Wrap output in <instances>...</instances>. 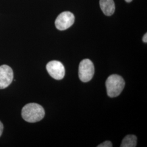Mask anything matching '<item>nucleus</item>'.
I'll list each match as a JSON object with an SVG mask.
<instances>
[{"mask_svg":"<svg viewBox=\"0 0 147 147\" xmlns=\"http://www.w3.org/2000/svg\"><path fill=\"white\" fill-rule=\"evenodd\" d=\"M21 116L28 123H36L41 121L44 117L45 111L41 105L37 103H30L22 108Z\"/></svg>","mask_w":147,"mask_h":147,"instance_id":"obj_1","label":"nucleus"},{"mask_svg":"<svg viewBox=\"0 0 147 147\" xmlns=\"http://www.w3.org/2000/svg\"><path fill=\"white\" fill-rule=\"evenodd\" d=\"M125 87L123 78L116 74L110 75L106 81L107 93L111 98H115L120 95Z\"/></svg>","mask_w":147,"mask_h":147,"instance_id":"obj_2","label":"nucleus"},{"mask_svg":"<svg viewBox=\"0 0 147 147\" xmlns=\"http://www.w3.org/2000/svg\"><path fill=\"white\" fill-rule=\"evenodd\" d=\"M94 74V67L93 62L89 59H84L79 64V76L80 80L87 82L90 81Z\"/></svg>","mask_w":147,"mask_h":147,"instance_id":"obj_3","label":"nucleus"},{"mask_svg":"<svg viewBox=\"0 0 147 147\" xmlns=\"http://www.w3.org/2000/svg\"><path fill=\"white\" fill-rule=\"evenodd\" d=\"M75 16L70 11H64L57 16L55 21L56 28L60 31H64L69 28L73 25Z\"/></svg>","mask_w":147,"mask_h":147,"instance_id":"obj_4","label":"nucleus"},{"mask_svg":"<svg viewBox=\"0 0 147 147\" xmlns=\"http://www.w3.org/2000/svg\"><path fill=\"white\" fill-rule=\"evenodd\" d=\"M47 70L49 75L54 79L60 80L65 75V68L63 64L57 61H52L47 65Z\"/></svg>","mask_w":147,"mask_h":147,"instance_id":"obj_5","label":"nucleus"},{"mask_svg":"<svg viewBox=\"0 0 147 147\" xmlns=\"http://www.w3.org/2000/svg\"><path fill=\"white\" fill-rule=\"evenodd\" d=\"M13 71L9 66H0V89H5L11 84L13 80Z\"/></svg>","mask_w":147,"mask_h":147,"instance_id":"obj_6","label":"nucleus"},{"mask_svg":"<svg viewBox=\"0 0 147 147\" xmlns=\"http://www.w3.org/2000/svg\"><path fill=\"white\" fill-rule=\"evenodd\" d=\"M100 6L106 16H112L115 11V5L113 0H100Z\"/></svg>","mask_w":147,"mask_h":147,"instance_id":"obj_7","label":"nucleus"},{"mask_svg":"<svg viewBox=\"0 0 147 147\" xmlns=\"http://www.w3.org/2000/svg\"><path fill=\"white\" fill-rule=\"evenodd\" d=\"M136 144V136L133 135H129L123 138L120 147H135Z\"/></svg>","mask_w":147,"mask_h":147,"instance_id":"obj_8","label":"nucleus"},{"mask_svg":"<svg viewBox=\"0 0 147 147\" xmlns=\"http://www.w3.org/2000/svg\"><path fill=\"white\" fill-rule=\"evenodd\" d=\"M112 143L111 142L109 141H106L98 146V147H112Z\"/></svg>","mask_w":147,"mask_h":147,"instance_id":"obj_9","label":"nucleus"},{"mask_svg":"<svg viewBox=\"0 0 147 147\" xmlns=\"http://www.w3.org/2000/svg\"><path fill=\"white\" fill-rule=\"evenodd\" d=\"M3 130V124L2 123V122L0 121V137L2 135Z\"/></svg>","mask_w":147,"mask_h":147,"instance_id":"obj_10","label":"nucleus"},{"mask_svg":"<svg viewBox=\"0 0 147 147\" xmlns=\"http://www.w3.org/2000/svg\"><path fill=\"white\" fill-rule=\"evenodd\" d=\"M143 42H146V43H147V33H146L144 35V36L143 37Z\"/></svg>","mask_w":147,"mask_h":147,"instance_id":"obj_11","label":"nucleus"},{"mask_svg":"<svg viewBox=\"0 0 147 147\" xmlns=\"http://www.w3.org/2000/svg\"><path fill=\"white\" fill-rule=\"evenodd\" d=\"M127 2H131L132 0H125Z\"/></svg>","mask_w":147,"mask_h":147,"instance_id":"obj_12","label":"nucleus"}]
</instances>
